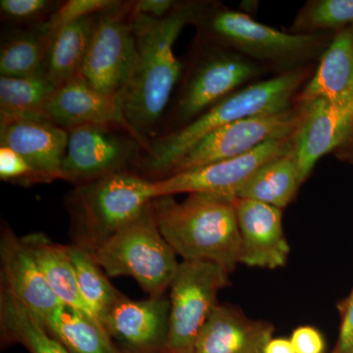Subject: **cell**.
Segmentation results:
<instances>
[{
    "instance_id": "1",
    "label": "cell",
    "mask_w": 353,
    "mask_h": 353,
    "mask_svg": "<svg viewBox=\"0 0 353 353\" xmlns=\"http://www.w3.org/2000/svg\"><path fill=\"white\" fill-rule=\"evenodd\" d=\"M197 1H179L161 19L134 11L137 57L126 85L117 95L128 130L143 150L158 137L160 123L171 95L183 76L174 44L187 25H192Z\"/></svg>"
},
{
    "instance_id": "2",
    "label": "cell",
    "mask_w": 353,
    "mask_h": 353,
    "mask_svg": "<svg viewBox=\"0 0 353 353\" xmlns=\"http://www.w3.org/2000/svg\"><path fill=\"white\" fill-rule=\"evenodd\" d=\"M316 66L275 75L236 90L189 124L152 139L136 166L145 175L160 180L168 175L188 150L216 130L245 118L292 108Z\"/></svg>"
},
{
    "instance_id": "3",
    "label": "cell",
    "mask_w": 353,
    "mask_h": 353,
    "mask_svg": "<svg viewBox=\"0 0 353 353\" xmlns=\"http://www.w3.org/2000/svg\"><path fill=\"white\" fill-rule=\"evenodd\" d=\"M192 25L197 39L234 51L276 75L317 64L334 36L280 31L217 1H197Z\"/></svg>"
},
{
    "instance_id": "4",
    "label": "cell",
    "mask_w": 353,
    "mask_h": 353,
    "mask_svg": "<svg viewBox=\"0 0 353 353\" xmlns=\"http://www.w3.org/2000/svg\"><path fill=\"white\" fill-rule=\"evenodd\" d=\"M157 226L174 252L185 261L212 262L232 273L240 264L241 236L234 199L192 194L152 201Z\"/></svg>"
},
{
    "instance_id": "5",
    "label": "cell",
    "mask_w": 353,
    "mask_h": 353,
    "mask_svg": "<svg viewBox=\"0 0 353 353\" xmlns=\"http://www.w3.org/2000/svg\"><path fill=\"white\" fill-rule=\"evenodd\" d=\"M155 199L154 180L132 171L75 185L66 199L74 243L94 252L134 222Z\"/></svg>"
},
{
    "instance_id": "6",
    "label": "cell",
    "mask_w": 353,
    "mask_h": 353,
    "mask_svg": "<svg viewBox=\"0 0 353 353\" xmlns=\"http://www.w3.org/2000/svg\"><path fill=\"white\" fill-rule=\"evenodd\" d=\"M267 73L263 67L234 51L196 39L168 117L169 130L165 132L189 124L236 90L259 82Z\"/></svg>"
},
{
    "instance_id": "7",
    "label": "cell",
    "mask_w": 353,
    "mask_h": 353,
    "mask_svg": "<svg viewBox=\"0 0 353 353\" xmlns=\"http://www.w3.org/2000/svg\"><path fill=\"white\" fill-rule=\"evenodd\" d=\"M92 253L108 277H131L153 299L164 296L180 265L157 226L152 202Z\"/></svg>"
},
{
    "instance_id": "8",
    "label": "cell",
    "mask_w": 353,
    "mask_h": 353,
    "mask_svg": "<svg viewBox=\"0 0 353 353\" xmlns=\"http://www.w3.org/2000/svg\"><path fill=\"white\" fill-rule=\"evenodd\" d=\"M228 284L229 273L219 265L181 262L169 288L168 334L160 353H194L199 334L218 304V294Z\"/></svg>"
},
{
    "instance_id": "9",
    "label": "cell",
    "mask_w": 353,
    "mask_h": 353,
    "mask_svg": "<svg viewBox=\"0 0 353 353\" xmlns=\"http://www.w3.org/2000/svg\"><path fill=\"white\" fill-rule=\"evenodd\" d=\"M307 102H296L280 112L236 121L216 130L183 155L166 176L241 157L259 146L294 136L307 116Z\"/></svg>"
},
{
    "instance_id": "10",
    "label": "cell",
    "mask_w": 353,
    "mask_h": 353,
    "mask_svg": "<svg viewBox=\"0 0 353 353\" xmlns=\"http://www.w3.org/2000/svg\"><path fill=\"white\" fill-rule=\"evenodd\" d=\"M134 2L114 1L97 15L81 75L102 94L117 97L136 61Z\"/></svg>"
},
{
    "instance_id": "11",
    "label": "cell",
    "mask_w": 353,
    "mask_h": 353,
    "mask_svg": "<svg viewBox=\"0 0 353 353\" xmlns=\"http://www.w3.org/2000/svg\"><path fill=\"white\" fill-rule=\"evenodd\" d=\"M62 180L81 185L136 166L143 146L117 126L87 125L69 130Z\"/></svg>"
},
{
    "instance_id": "12",
    "label": "cell",
    "mask_w": 353,
    "mask_h": 353,
    "mask_svg": "<svg viewBox=\"0 0 353 353\" xmlns=\"http://www.w3.org/2000/svg\"><path fill=\"white\" fill-rule=\"evenodd\" d=\"M297 134V132H296ZM275 139L241 157L222 160L154 181L155 196L203 194L236 199V192L262 165L282 157L294 146L296 137Z\"/></svg>"
},
{
    "instance_id": "13",
    "label": "cell",
    "mask_w": 353,
    "mask_h": 353,
    "mask_svg": "<svg viewBox=\"0 0 353 353\" xmlns=\"http://www.w3.org/2000/svg\"><path fill=\"white\" fill-rule=\"evenodd\" d=\"M307 103V116L294 143L304 182L325 155L334 154L341 161L353 163V105H336L326 101Z\"/></svg>"
},
{
    "instance_id": "14",
    "label": "cell",
    "mask_w": 353,
    "mask_h": 353,
    "mask_svg": "<svg viewBox=\"0 0 353 353\" xmlns=\"http://www.w3.org/2000/svg\"><path fill=\"white\" fill-rule=\"evenodd\" d=\"M0 261L1 289L24 304L46 326L50 316L63 303L51 290L31 250L8 227L2 230Z\"/></svg>"
},
{
    "instance_id": "15",
    "label": "cell",
    "mask_w": 353,
    "mask_h": 353,
    "mask_svg": "<svg viewBox=\"0 0 353 353\" xmlns=\"http://www.w3.org/2000/svg\"><path fill=\"white\" fill-rule=\"evenodd\" d=\"M170 301L164 296L132 301L123 294L102 326L130 353H160L168 334Z\"/></svg>"
},
{
    "instance_id": "16",
    "label": "cell",
    "mask_w": 353,
    "mask_h": 353,
    "mask_svg": "<svg viewBox=\"0 0 353 353\" xmlns=\"http://www.w3.org/2000/svg\"><path fill=\"white\" fill-rule=\"evenodd\" d=\"M241 236L240 264L264 269L284 266L290 245L283 228L282 210L263 202L234 199Z\"/></svg>"
},
{
    "instance_id": "17",
    "label": "cell",
    "mask_w": 353,
    "mask_h": 353,
    "mask_svg": "<svg viewBox=\"0 0 353 353\" xmlns=\"http://www.w3.org/2000/svg\"><path fill=\"white\" fill-rule=\"evenodd\" d=\"M43 115L51 124L66 131L87 125H103L129 132L117 97L95 90L82 75L57 88L44 106Z\"/></svg>"
},
{
    "instance_id": "18",
    "label": "cell",
    "mask_w": 353,
    "mask_h": 353,
    "mask_svg": "<svg viewBox=\"0 0 353 353\" xmlns=\"http://www.w3.org/2000/svg\"><path fill=\"white\" fill-rule=\"evenodd\" d=\"M68 132L46 120L0 123V145L8 146L51 182L62 180Z\"/></svg>"
},
{
    "instance_id": "19",
    "label": "cell",
    "mask_w": 353,
    "mask_h": 353,
    "mask_svg": "<svg viewBox=\"0 0 353 353\" xmlns=\"http://www.w3.org/2000/svg\"><path fill=\"white\" fill-rule=\"evenodd\" d=\"M272 334L269 323L248 319L232 306L218 303L199 334L194 353H263Z\"/></svg>"
},
{
    "instance_id": "20",
    "label": "cell",
    "mask_w": 353,
    "mask_h": 353,
    "mask_svg": "<svg viewBox=\"0 0 353 353\" xmlns=\"http://www.w3.org/2000/svg\"><path fill=\"white\" fill-rule=\"evenodd\" d=\"M353 105V26L334 34L296 102Z\"/></svg>"
},
{
    "instance_id": "21",
    "label": "cell",
    "mask_w": 353,
    "mask_h": 353,
    "mask_svg": "<svg viewBox=\"0 0 353 353\" xmlns=\"http://www.w3.org/2000/svg\"><path fill=\"white\" fill-rule=\"evenodd\" d=\"M303 183L294 146L257 169L241 185L236 199L263 202L282 210L294 201Z\"/></svg>"
},
{
    "instance_id": "22",
    "label": "cell",
    "mask_w": 353,
    "mask_h": 353,
    "mask_svg": "<svg viewBox=\"0 0 353 353\" xmlns=\"http://www.w3.org/2000/svg\"><path fill=\"white\" fill-rule=\"evenodd\" d=\"M22 240L34 254L48 285L60 301L97 320L81 294L67 246L54 243L43 233L29 234Z\"/></svg>"
},
{
    "instance_id": "23",
    "label": "cell",
    "mask_w": 353,
    "mask_h": 353,
    "mask_svg": "<svg viewBox=\"0 0 353 353\" xmlns=\"http://www.w3.org/2000/svg\"><path fill=\"white\" fill-rule=\"evenodd\" d=\"M97 15L99 13L66 26L51 41L41 72L57 88L81 75L97 27Z\"/></svg>"
},
{
    "instance_id": "24",
    "label": "cell",
    "mask_w": 353,
    "mask_h": 353,
    "mask_svg": "<svg viewBox=\"0 0 353 353\" xmlns=\"http://www.w3.org/2000/svg\"><path fill=\"white\" fill-rule=\"evenodd\" d=\"M44 328L69 353H123L101 323L64 304L50 316Z\"/></svg>"
},
{
    "instance_id": "25",
    "label": "cell",
    "mask_w": 353,
    "mask_h": 353,
    "mask_svg": "<svg viewBox=\"0 0 353 353\" xmlns=\"http://www.w3.org/2000/svg\"><path fill=\"white\" fill-rule=\"evenodd\" d=\"M57 90L43 72L27 78L0 76V123L46 120L44 106Z\"/></svg>"
},
{
    "instance_id": "26",
    "label": "cell",
    "mask_w": 353,
    "mask_h": 353,
    "mask_svg": "<svg viewBox=\"0 0 353 353\" xmlns=\"http://www.w3.org/2000/svg\"><path fill=\"white\" fill-rule=\"evenodd\" d=\"M53 38L46 20L11 34L0 50L1 76L27 78L39 74Z\"/></svg>"
},
{
    "instance_id": "27",
    "label": "cell",
    "mask_w": 353,
    "mask_h": 353,
    "mask_svg": "<svg viewBox=\"0 0 353 353\" xmlns=\"http://www.w3.org/2000/svg\"><path fill=\"white\" fill-rule=\"evenodd\" d=\"M66 246L81 294L94 317L102 325L104 316L123 294L109 282L105 272L95 261L90 250L75 243Z\"/></svg>"
},
{
    "instance_id": "28",
    "label": "cell",
    "mask_w": 353,
    "mask_h": 353,
    "mask_svg": "<svg viewBox=\"0 0 353 353\" xmlns=\"http://www.w3.org/2000/svg\"><path fill=\"white\" fill-rule=\"evenodd\" d=\"M353 26V0H308L287 32L296 34H336Z\"/></svg>"
},
{
    "instance_id": "29",
    "label": "cell",
    "mask_w": 353,
    "mask_h": 353,
    "mask_svg": "<svg viewBox=\"0 0 353 353\" xmlns=\"http://www.w3.org/2000/svg\"><path fill=\"white\" fill-rule=\"evenodd\" d=\"M115 0H69L57 6L51 14L48 22L53 36L64 27L83 19L88 16L101 12L104 9L112 6Z\"/></svg>"
},
{
    "instance_id": "30",
    "label": "cell",
    "mask_w": 353,
    "mask_h": 353,
    "mask_svg": "<svg viewBox=\"0 0 353 353\" xmlns=\"http://www.w3.org/2000/svg\"><path fill=\"white\" fill-rule=\"evenodd\" d=\"M54 2L48 0H1L0 11L6 19L18 24H39L54 12Z\"/></svg>"
},
{
    "instance_id": "31",
    "label": "cell",
    "mask_w": 353,
    "mask_h": 353,
    "mask_svg": "<svg viewBox=\"0 0 353 353\" xmlns=\"http://www.w3.org/2000/svg\"><path fill=\"white\" fill-rule=\"evenodd\" d=\"M0 179L6 182L25 185L50 183L24 158L6 145H0Z\"/></svg>"
},
{
    "instance_id": "32",
    "label": "cell",
    "mask_w": 353,
    "mask_h": 353,
    "mask_svg": "<svg viewBox=\"0 0 353 353\" xmlns=\"http://www.w3.org/2000/svg\"><path fill=\"white\" fill-rule=\"evenodd\" d=\"M341 313L340 333L334 353H353V289L350 296L339 304Z\"/></svg>"
},
{
    "instance_id": "33",
    "label": "cell",
    "mask_w": 353,
    "mask_h": 353,
    "mask_svg": "<svg viewBox=\"0 0 353 353\" xmlns=\"http://www.w3.org/2000/svg\"><path fill=\"white\" fill-rule=\"evenodd\" d=\"M296 353H324L326 343L322 334L311 326L299 327L290 339Z\"/></svg>"
},
{
    "instance_id": "34",
    "label": "cell",
    "mask_w": 353,
    "mask_h": 353,
    "mask_svg": "<svg viewBox=\"0 0 353 353\" xmlns=\"http://www.w3.org/2000/svg\"><path fill=\"white\" fill-rule=\"evenodd\" d=\"M178 2L175 0H139L134 2V11L139 15L161 19L173 11Z\"/></svg>"
},
{
    "instance_id": "35",
    "label": "cell",
    "mask_w": 353,
    "mask_h": 353,
    "mask_svg": "<svg viewBox=\"0 0 353 353\" xmlns=\"http://www.w3.org/2000/svg\"><path fill=\"white\" fill-rule=\"evenodd\" d=\"M263 353H296L290 339L272 338L265 345Z\"/></svg>"
}]
</instances>
